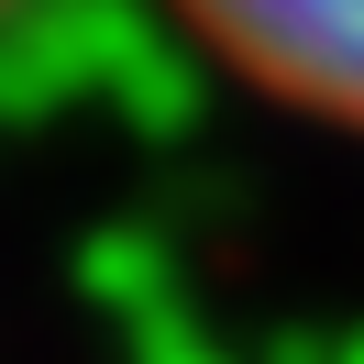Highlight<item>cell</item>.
Listing matches in <instances>:
<instances>
[{
  "label": "cell",
  "mask_w": 364,
  "mask_h": 364,
  "mask_svg": "<svg viewBox=\"0 0 364 364\" xmlns=\"http://www.w3.org/2000/svg\"><path fill=\"white\" fill-rule=\"evenodd\" d=\"M166 11L265 111L364 133V0H166Z\"/></svg>",
  "instance_id": "obj_1"
}]
</instances>
